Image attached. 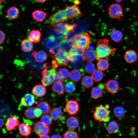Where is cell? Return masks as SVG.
<instances>
[{
	"mask_svg": "<svg viewBox=\"0 0 138 138\" xmlns=\"http://www.w3.org/2000/svg\"><path fill=\"white\" fill-rule=\"evenodd\" d=\"M82 14L78 5L75 4L67 6L63 9H59L48 18V21L52 26L68 19H73L82 16Z\"/></svg>",
	"mask_w": 138,
	"mask_h": 138,
	"instance_id": "obj_1",
	"label": "cell"
},
{
	"mask_svg": "<svg viewBox=\"0 0 138 138\" xmlns=\"http://www.w3.org/2000/svg\"><path fill=\"white\" fill-rule=\"evenodd\" d=\"M116 49L109 46V40L107 39H100L98 41L96 49V59H108L116 52Z\"/></svg>",
	"mask_w": 138,
	"mask_h": 138,
	"instance_id": "obj_2",
	"label": "cell"
},
{
	"mask_svg": "<svg viewBox=\"0 0 138 138\" xmlns=\"http://www.w3.org/2000/svg\"><path fill=\"white\" fill-rule=\"evenodd\" d=\"M72 47L76 46L87 50L92 42L91 39L88 34H78L73 36L68 40Z\"/></svg>",
	"mask_w": 138,
	"mask_h": 138,
	"instance_id": "obj_3",
	"label": "cell"
},
{
	"mask_svg": "<svg viewBox=\"0 0 138 138\" xmlns=\"http://www.w3.org/2000/svg\"><path fill=\"white\" fill-rule=\"evenodd\" d=\"M110 111L108 108L101 104L95 107L94 117L96 121L107 122L110 120Z\"/></svg>",
	"mask_w": 138,
	"mask_h": 138,
	"instance_id": "obj_4",
	"label": "cell"
},
{
	"mask_svg": "<svg viewBox=\"0 0 138 138\" xmlns=\"http://www.w3.org/2000/svg\"><path fill=\"white\" fill-rule=\"evenodd\" d=\"M56 64L59 66L66 65L70 61L68 53L61 49H59L53 56Z\"/></svg>",
	"mask_w": 138,
	"mask_h": 138,
	"instance_id": "obj_5",
	"label": "cell"
},
{
	"mask_svg": "<svg viewBox=\"0 0 138 138\" xmlns=\"http://www.w3.org/2000/svg\"><path fill=\"white\" fill-rule=\"evenodd\" d=\"M110 16L118 20H121L123 16V10L122 6L119 3L112 4L108 9Z\"/></svg>",
	"mask_w": 138,
	"mask_h": 138,
	"instance_id": "obj_6",
	"label": "cell"
},
{
	"mask_svg": "<svg viewBox=\"0 0 138 138\" xmlns=\"http://www.w3.org/2000/svg\"><path fill=\"white\" fill-rule=\"evenodd\" d=\"M75 24H71L62 22L55 25L54 30L56 32L66 36L70 32L73 31L76 26Z\"/></svg>",
	"mask_w": 138,
	"mask_h": 138,
	"instance_id": "obj_7",
	"label": "cell"
},
{
	"mask_svg": "<svg viewBox=\"0 0 138 138\" xmlns=\"http://www.w3.org/2000/svg\"><path fill=\"white\" fill-rule=\"evenodd\" d=\"M104 88L108 92L115 94L120 90V87L118 82L115 79L108 81L104 85Z\"/></svg>",
	"mask_w": 138,
	"mask_h": 138,
	"instance_id": "obj_8",
	"label": "cell"
},
{
	"mask_svg": "<svg viewBox=\"0 0 138 138\" xmlns=\"http://www.w3.org/2000/svg\"><path fill=\"white\" fill-rule=\"evenodd\" d=\"M79 110V106L77 101L72 100L67 102L65 110L69 114L75 115Z\"/></svg>",
	"mask_w": 138,
	"mask_h": 138,
	"instance_id": "obj_9",
	"label": "cell"
},
{
	"mask_svg": "<svg viewBox=\"0 0 138 138\" xmlns=\"http://www.w3.org/2000/svg\"><path fill=\"white\" fill-rule=\"evenodd\" d=\"M34 129L36 134L39 136L48 134L50 131L48 126L41 121L36 123Z\"/></svg>",
	"mask_w": 138,
	"mask_h": 138,
	"instance_id": "obj_10",
	"label": "cell"
},
{
	"mask_svg": "<svg viewBox=\"0 0 138 138\" xmlns=\"http://www.w3.org/2000/svg\"><path fill=\"white\" fill-rule=\"evenodd\" d=\"M85 60L83 56L75 55L70 57L71 66L74 68H78L82 67Z\"/></svg>",
	"mask_w": 138,
	"mask_h": 138,
	"instance_id": "obj_11",
	"label": "cell"
},
{
	"mask_svg": "<svg viewBox=\"0 0 138 138\" xmlns=\"http://www.w3.org/2000/svg\"><path fill=\"white\" fill-rule=\"evenodd\" d=\"M25 115L29 119H33L40 117L42 114L37 108L30 107L25 111Z\"/></svg>",
	"mask_w": 138,
	"mask_h": 138,
	"instance_id": "obj_12",
	"label": "cell"
},
{
	"mask_svg": "<svg viewBox=\"0 0 138 138\" xmlns=\"http://www.w3.org/2000/svg\"><path fill=\"white\" fill-rule=\"evenodd\" d=\"M36 101L34 96L30 94H27L22 98L21 104L22 105L26 107H30L33 105Z\"/></svg>",
	"mask_w": 138,
	"mask_h": 138,
	"instance_id": "obj_13",
	"label": "cell"
},
{
	"mask_svg": "<svg viewBox=\"0 0 138 138\" xmlns=\"http://www.w3.org/2000/svg\"><path fill=\"white\" fill-rule=\"evenodd\" d=\"M50 115L52 119L56 120H60L64 118V113L60 108L55 107L52 108L50 112Z\"/></svg>",
	"mask_w": 138,
	"mask_h": 138,
	"instance_id": "obj_14",
	"label": "cell"
},
{
	"mask_svg": "<svg viewBox=\"0 0 138 138\" xmlns=\"http://www.w3.org/2000/svg\"><path fill=\"white\" fill-rule=\"evenodd\" d=\"M124 58L127 63H132L136 61L137 58V55L135 51L132 50H129L125 52Z\"/></svg>",
	"mask_w": 138,
	"mask_h": 138,
	"instance_id": "obj_15",
	"label": "cell"
},
{
	"mask_svg": "<svg viewBox=\"0 0 138 138\" xmlns=\"http://www.w3.org/2000/svg\"><path fill=\"white\" fill-rule=\"evenodd\" d=\"M19 124V120L15 117H9L7 119L5 123L6 129L8 131L12 130Z\"/></svg>",
	"mask_w": 138,
	"mask_h": 138,
	"instance_id": "obj_16",
	"label": "cell"
},
{
	"mask_svg": "<svg viewBox=\"0 0 138 138\" xmlns=\"http://www.w3.org/2000/svg\"><path fill=\"white\" fill-rule=\"evenodd\" d=\"M32 55L35 61L38 63H43L47 60L48 55L44 51L41 50L38 52L34 51L32 53Z\"/></svg>",
	"mask_w": 138,
	"mask_h": 138,
	"instance_id": "obj_17",
	"label": "cell"
},
{
	"mask_svg": "<svg viewBox=\"0 0 138 138\" xmlns=\"http://www.w3.org/2000/svg\"><path fill=\"white\" fill-rule=\"evenodd\" d=\"M46 91L45 86L43 85H38L33 88L32 92L35 96L41 97L44 95Z\"/></svg>",
	"mask_w": 138,
	"mask_h": 138,
	"instance_id": "obj_18",
	"label": "cell"
},
{
	"mask_svg": "<svg viewBox=\"0 0 138 138\" xmlns=\"http://www.w3.org/2000/svg\"><path fill=\"white\" fill-rule=\"evenodd\" d=\"M47 15V13L40 10H36L32 13L33 19L38 22H41L44 20Z\"/></svg>",
	"mask_w": 138,
	"mask_h": 138,
	"instance_id": "obj_19",
	"label": "cell"
},
{
	"mask_svg": "<svg viewBox=\"0 0 138 138\" xmlns=\"http://www.w3.org/2000/svg\"><path fill=\"white\" fill-rule=\"evenodd\" d=\"M19 130L21 135L27 137L30 134L31 128L29 124L26 123H23L19 125Z\"/></svg>",
	"mask_w": 138,
	"mask_h": 138,
	"instance_id": "obj_20",
	"label": "cell"
},
{
	"mask_svg": "<svg viewBox=\"0 0 138 138\" xmlns=\"http://www.w3.org/2000/svg\"><path fill=\"white\" fill-rule=\"evenodd\" d=\"M41 33L38 30H33L29 34L28 38L31 41L35 43L39 42L40 40Z\"/></svg>",
	"mask_w": 138,
	"mask_h": 138,
	"instance_id": "obj_21",
	"label": "cell"
},
{
	"mask_svg": "<svg viewBox=\"0 0 138 138\" xmlns=\"http://www.w3.org/2000/svg\"><path fill=\"white\" fill-rule=\"evenodd\" d=\"M66 125L69 128L74 129L77 128L79 124L78 119L74 116L69 117L66 121Z\"/></svg>",
	"mask_w": 138,
	"mask_h": 138,
	"instance_id": "obj_22",
	"label": "cell"
},
{
	"mask_svg": "<svg viewBox=\"0 0 138 138\" xmlns=\"http://www.w3.org/2000/svg\"><path fill=\"white\" fill-rule=\"evenodd\" d=\"M19 12L18 8L15 7H10L7 11V15L8 18L11 20H14L18 18Z\"/></svg>",
	"mask_w": 138,
	"mask_h": 138,
	"instance_id": "obj_23",
	"label": "cell"
},
{
	"mask_svg": "<svg viewBox=\"0 0 138 138\" xmlns=\"http://www.w3.org/2000/svg\"><path fill=\"white\" fill-rule=\"evenodd\" d=\"M82 73L80 70L74 69L70 73L69 78L70 80L73 82H77L81 78Z\"/></svg>",
	"mask_w": 138,
	"mask_h": 138,
	"instance_id": "obj_24",
	"label": "cell"
},
{
	"mask_svg": "<svg viewBox=\"0 0 138 138\" xmlns=\"http://www.w3.org/2000/svg\"><path fill=\"white\" fill-rule=\"evenodd\" d=\"M21 44L22 50L25 52L30 51L33 48V44L30 40L28 39L22 40Z\"/></svg>",
	"mask_w": 138,
	"mask_h": 138,
	"instance_id": "obj_25",
	"label": "cell"
},
{
	"mask_svg": "<svg viewBox=\"0 0 138 138\" xmlns=\"http://www.w3.org/2000/svg\"><path fill=\"white\" fill-rule=\"evenodd\" d=\"M110 35L112 40L117 42L120 41L123 37L122 33L121 31L117 30H112L110 32Z\"/></svg>",
	"mask_w": 138,
	"mask_h": 138,
	"instance_id": "obj_26",
	"label": "cell"
},
{
	"mask_svg": "<svg viewBox=\"0 0 138 138\" xmlns=\"http://www.w3.org/2000/svg\"><path fill=\"white\" fill-rule=\"evenodd\" d=\"M85 51L86 50L83 48L76 46H74L70 50L68 54L70 57L75 55L83 56Z\"/></svg>",
	"mask_w": 138,
	"mask_h": 138,
	"instance_id": "obj_27",
	"label": "cell"
},
{
	"mask_svg": "<svg viewBox=\"0 0 138 138\" xmlns=\"http://www.w3.org/2000/svg\"><path fill=\"white\" fill-rule=\"evenodd\" d=\"M42 114H45L50 112V107L48 103L45 101L40 102L37 105V108Z\"/></svg>",
	"mask_w": 138,
	"mask_h": 138,
	"instance_id": "obj_28",
	"label": "cell"
},
{
	"mask_svg": "<svg viewBox=\"0 0 138 138\" xmlns=\"http://www.w3.org/2000/svg\"><path fill=\"white\" fill-rule=\"evenodd\" d=\"M72 46L69 41L65 39H62L59 44L58 47L61 49L68 52Z\"/></svg>",
	"mask_w": 138,
	"mask_h": 138,
	"instance_id": "obj_29",
	"label": "cell"
},
{
	"mask_svg": "<svg viewBox=\"0 0 138 138\" xmlns=\"http://www.w3.org/2000/svg\"><path fill=\"white\" fill-rule=\"evenodd\" d=\"M85 60L88 62L94 61L96 59V52L92 50H86L83 55Z\"/></svg>",
	"mask_w": 138,
	"mask_h": 138,
	"instance_id": "obj_30",
	"label": "cell"
},
{
	"mask_svg": "<svg viewBox=\"0 0 138 138\" xmlns=\"http://www.w3.org/2000/svg\"><path fill=\"white\" fill-rule=\"evenodd\" d=\"M119 129V126L117 123L114 121L110 122L108 124L107 128L108 133L113 134L117 132Z\"/></svg>",
	"mask_w": 138,
	"mask_h": 138,
	"instance_id": "obj_31",
	"label": "cell"
},
{
	"mask_svg": "<svg viewBox=\"0 0 138 138\" xmlns=\"http://www.w3.org/2000/svg\"><path fill=\"white\" fill-rule=\"evenodd\" d=\"M63 83L55 82L52 87L53 91L60 95H63L64 91V88Z\"/></svg>",
	"mask_w": 138,
	"mask_h": 138,
	"instance_id": "obj_32",
	"label": "cell"
},
{
	"mask_svg": "<svg viewBox=\"0 0 138 138\" xmlns=\"http://www.w3.org/2000/svg\"><path fill=\"white\" fill-rule=\"evenodd\" d=\"M94 80L91 76H86L82 78V83L83 86L85 88H89L93 86L94 84Z\"/></svg>",
	"mask_w": 138,
	"mask_h": 138,
	"instance_id": "obj_33",
	"label": "cell"
},
{
	"mask_svg": "<svg viewBox=\"0 0 138 138\" xmlns=\"http://www.w3.org/2000/svg\"><path fill=\"white\" fill-rule=\"evenodd\" d=\"M108 61L105 59H101L98 61L97 66L98 69L101 71H105L107 70L109 66Z\"/></svg>",
	"mask_w": 138,
	"mask_h": 138,
	"instance_id": "obj_34",
	"label": "cell"
},
{
	"mask_svg": "<svg viewBox=\"0 0 138 138\" xmlns=\"http://www.w3.org/2000/svg\"><path fill=\"white\" fill-rule=\"evenodd\" d=\"M64 89L65 91L68 93H72L76 90V85L72 81L67 82L64 85Z\"/></svg>",
	"mask_w": 138,
	"mask_h": 138,
	"instance_id": "obj_35",
	"label": "cell"
},
{
	"mask_svg": "<svg viewBox=\"0 0 138 138\" xmlns=\"http://www.w3.org/2000/svg\"><path fill=\"white\" fill-rule=\"evenodd\" d=\"M103 76L102 71L98 70L94 71L91 77L95 81L98 82L102 79Z\"/></svg>",
	"mask_w": 138,
	"mask_h": 138,
	"instance_id": "obj_36",
	"label": "cell"
},
{
	"mask_svg": "<svg viewBox=\"0 0 138 138\" xmlns=\"http://www.w3.org/2000/svg\"><path fill=\"white\" fill-rule=\"evenodd\" d=\"M103 94L101 89L98 87L93 88L91 91V95L92 98L94 99H97L101 97Z\"/></svg>",
	"mask_w": 138,
	"mask_h": 138,
	"instance_id": "obj_37",
	"label": "cell"
},
{
	"mask_svg": "<svg viewBox=\"0 0 138 138\" xmlns=\"http://www.w3.org/2000/svg\"><path fill=\"white\" fill-rule=\"evenodd\" d=\"M114 112L115 116L119 118H123L125 114L124 110L121 107H116L114 109Z\"/></svg>",
	"mask_w": 138,
	"mask_h": 138,
	"instance_id": "obj_38",
	"label": "cell"
},
{
	"mask_svg": "<svg viewBox=\"0 0 138 138\" xmlns=\"http://www.w3.org/2000/svg\"><path fill=\"white\" fill-rule=\"evenodd\" d=\"M63 136L64 138H78L77 132L71 130L66 131Z\"/></svg>",
	"mask_w": 138,
	"mask_h": 138,
	"instance_id": "obj_39",
	"label": "cell"
},
{
	"mask_svg": "<svg viewBox=\"0 0 138 138\" xmlns=\"http://www.w3.org/2000/svg\"><path fill=\"white\" fill-rule=\"evenodd\" d=\"M41 121L45 125L49 126L52 123V119L50 116L47 115H44L41 118Z\"/></svg>",
	"mask_w": 138,
	"mask_h": 138,
	"instance_id": "obj_40",
	"label": "cell"
},
{
	"mask_svg": "<svg viewBox=\"0 0 138 138\" xmlns=\"http://www.w3.org/2000/svg\"><path fill=\"white\" fill-rule=\"evenodd\" d=\"M42 83L45 87L52 84L54 81V79L47 77H43L41 80Z\"/></svg>",
	"mask_w": 138,
	"mask_h": 138,
	"instance_id": "obj_41",
	"label": "cell"
},
{
	"mask_svg": "<svg viewBox=\"0 0 138 138\" xmlns=\"http://www.w3.org/2000/svg\"><path fill=\"white\" fill-rule=\"evenodd\" d=\"M95 69L94 64L91 62H88L86 65L85 70L86 72L89 74L93 73Z\"/></svg>",
	"mask_w": 138,
	"mask_h": 138,
	"instance_id": "obj_42",
	"label": "cell"
},
{
	"mask_svg": "<svg viewBox=\"0 0 138 138\" xmlns=\"http://www.w3.org/2000/svg\"><path fill=\"white\" fill-rule=\"evenodd\" d=\"M58 72L61 76L64 79L69 77L70 73L68 70L66 68H61L59 70Z\"/></svg>",
	"mask_w": 138,
	"mask_h": 138,
	"instance_id": "obj_43",
	"label": "cell"
},
{
	"mask_svg": "<svg viewBox=\"0 0 138 138\" xmlns=\"http://www.w3.org/2000/svg\"><path fill=\"white\" fill-rule=\"evenodd\" d=\"M54 81L55 82L63 83L64 81V79L61 76L58 72H56L54 78Z\"/></svg>",
	"mask_w": 138,
	"mask_h": 138,
	"instance_id": "obj_44",
	"label": "cell"
},
{
	"mask_svg": "<svg viewBox=\"0 0 138 138\" xmlns=\"http://www.w3.org/2000/svg\"><path fill=\"white\" fill-rule=\"evenodd\" d=\"M5 38V34L2 31L0 30V43L2 44L4 41Z\"/></svg>",
	"mask_w": 138,
	"mask_h": 138,
	"instance_id": "obj_45",
	"label": "cell"
},
{
	"mask_svg": "<svg viewBox=\"0 0 138 138\" xmlns=\"http://www.w3.org/2000/svg\"><path fill=\"white\" fill-rule=\"evenodd\" d=\"M51 138H62V136L60 135L55 134L53 135Z\"/></svg>",
	"mask_w": 138,
	"mask_h": 138,
	"instance_id": "obj_46",
	"label": "cell"
},
{
	"mask_svg": "<svg viewBox=\"0 0 138 138\" xmlns=\"http://www.w3.org/2000/svg\"><path fill=\"white\" fill-rule=\"evenodd\" d=\"M39 138H50V137L47 134L41 136Z\"/></svg>",
	"mask_w": 138,
	"mask_h": 138,
	"instance_id": "obj_47",
	"label": "cell"
},
{
	"mask_svg": "<svg viewBox=\"0 0 138 138\" xmlns=\"http://www.w3.org/2000/svg\"><path fill=\"white\" fill-rule=\"evenodd\" d=\"M38 2L43 3H44L46 1V0H36Z\"/></svg>",
	"mask_w": 138,
	"mask_h": 138,
	"instance_id": "obj_48",
	"label": "cell"
},
{
	"mask_svg": "<svg viewBox=\"0 0 138 138\" xmlns=\"http://www.w3.org/2000/svg\"><path fill=\"white\" fill-rule=\"evenodd\" d=\"M0 127L1 128L3 126V120L1 118L0 119Z\"/></svg>",
	"mask_w": 138,
	"mask_h": 138,
	"instance_id": "obj_49",
	"label": "cell"
},
{
	"mask_svg": "<svg viewBox=\"0 0 138 138\" xmlns=\"http://www.w3.org/2000/svg\"><path fill=\"white\" fill-rule=\"evenodd\" d=\"M115 1L118 3H119L121 2L123 0H115Z\"/></svg>",
	"mask_w": 138,
	"mask_h": 138,
	"instance_id": "obj_50",
	"label": "cell"
},
{
	"mask_svg": "<svg viewBox=\"0 0 138 138\" xmlns=\"http://www.w3.org/2000/svg\"><path fill=\"white\" fill-rule=\"evenodd\" d=\"M90 48H91V50H93L94 49V47L92 46L90 47Z\"/></svg>",
	"mask_w": 138,
	"mask_h": 138,
	"instance_id": "obj_51",
	"label": "cell"
}]
</instances>
